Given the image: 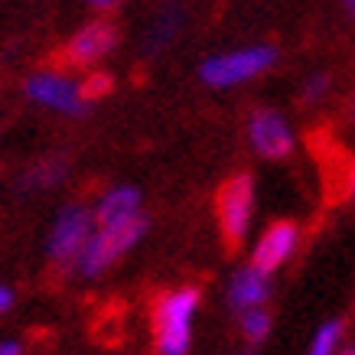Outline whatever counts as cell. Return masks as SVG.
I'll return each instance as SVG.
<instances>
[{
	"label": "cell",
	"mask_w": 355,
	"mask_h": 355,
	"mask_svg": "<svg viewBox=\"0 0 355 355\" xmlns=\"http://www.w3.org/2000/svg\"><path fill=\"white\" fill-rule=\"evenodd\" d=\"M199 310V291L180 287L163 293L153 306V339L160 355H189L193 343V316Z\"/></svg>",
	"instance_id": "cell-1"
},
{
	"label": "cell",
	"mask_w": 355,
	"mask_h": 355,
	"mask_svg": "<svg viewBox=\"0 0 355 355\" xmlns=\"http://www.w3.org/2000/svg\"><path fill=\"white\" fill-rule=\"evenodd\" d=\"M147 228H150V218L144 212L124 218V222H114V225H98V232L88 238L85 251L78 258V274L82 277H98L108 268H114L130 248L147 235Z\"/></svg>",
	"instance_id": "cell-2"
},
{
	"label": "cell",
	"mask_w": 355,
	"mask_h": 355,
	"mask_svg": "<svg viewBox=\"0 0 355 355\" xmlns=\"http://www.w3.org/2000/svg\"><path fill=\"white\" fill-rule=\"evenodd\" d=\"M216 212L225 248L238 251L248 235V225H251V212H254V180L248 173H235V176H228L225 183L218 186Z\"/></svg>",
	"instance_id": "cell-3"
},
{
	"label": "cell",
	"mask_w": 355,
	"mask_h": 355,
	"mask_svg": "<svg viewBox=\"0 0 355 355\" xmlns=\"http://www.w3.org/2000/svg\"><path fill=\"white\" fill-rule=\"evenodd\" d=\"M95 235V212H88L85 205L69 202L59 209L53 228H49V261L53 268H72L78 264L85 251L88 238Z\"/></svg>",
	"instance_id": "cell-4"
},
{
	"label": "cell",
	"mask_w": 355,
	"mask_h": 355,
	"mask_svg": "<svg viewBox=\"0 0 355 355\" xmlns=\"http://www.w3.org/2000/svg\"><path fill=\"white\" fill-rule=\"evenodd\" d=\"M274 62H277L274 46H248V49H235V53L205 59L202 69H199V78L212 88H232L261 76V72H268Z\"/></svg>",
	"instance_id": "cell-5"
},
{
	"label": "cell",
	"mask_w": 355,
	"mask_h": 355,
	"mask_svg": "<svg viewBox=\"0 0 355 355\" xmlns=\"http://www.w3.org/2000/svg\"><path fill=\"white\" fill-rule=\"evenodd\" d=\"M118 23L114 20H92L59 49V65L62 69H92L95 62H101L105 55H111L118 49Z\"/></svg>",
	"instance_id": "cell-6"
},
{
	"label": "cell",
	"mask_w": 355,
	"mask_h": 355,
	"mask_svg": "<svg viewBox=\"0 0 355 355\" xmlns=\"http://www.w3.org/2000/svg\"><path fill=\"white\" fill-rule=\"evenodd\" d=\"M26 98L43 105V108H53V111H62V114H85L88 111V101L82 98V88L65 78L62 72H36V76L26 78Z\"/></svg>",
	"instance_id": "cell-7"
},
{
	"label": "cell",
	"mask_w": 355,
	"mask_h": 355,
	"mask_svg": "<svg viewBox=\"0 0 355 355\" xmlns=\"http://www.w3.org/2000/svg\"><path fill=\"white\" fill-rule=\"evenodd\" d=\"M248 134H251V147L268 160H284L293 150V134L287 128V121L270 108H258L251 114Z\"/></svg>",
	"instance_id": "cell-8"
},
{
	"label": "cell",
	"mask_w": 355,
	"mask_h": 355,
	"mask_svg": "<svg viewBox=\"0 0 355 355\" xmlns=\"http://www.w3.org/2000/svg\"><path fill=\"white\" fill-rule=\"evenodd\" d=\"M297 238H300V232H297V225L287 222V218L268 225L264 228V235L258 238L254 251H251V264H254L258 270H264V274H274V270L293 254Z\"/></svg>",
	"instance_id": "cell-9"
},
{
	"label": "cell",
	"mask_w": 355,
	"mask_h": 355,
	"mask_svg": "<svg viewBox=\"0 0 355 355\" xmlns=\"http://www.w3.org/2000/svg\"><path fill=\"white\" fill-rule=\"evenodd\" d=\"M270 297V274L258 270L254 264L251 268H241L228 284V303L235 306L238 313L251 310V306H261V303Z\"/></svg>",
	"instance_id": "cell-10"
},
{
	"label": "cell",
	"mask_w": 355,
	"mask_h": 355,
	"mask_svg": "<svg viewBox=\"0 0 355 355\" xmlns=\"http://www.w3.org/2000/svg\"><path fill=\"white\" fill-rule=\"evenodd\" d=\"M140 212V193L134 186H114L95 205V225H114Z\"/></svg>",
	"instance_id": "cell-11"
},
{
	"label": "cell",
	"mask_w": 355,
	"mask_h": 355,
	"mask_svg": "<svg viewBox=\"0 0 355 355\" xmlns=\"http://www.w3.org/2000/svg\"><path fill=\"white\" fill-rule=\"evenodd\" d=\"M69 176V157L65 153H53V157H43L36 160L30 170L20 176V189L26 193H40V189H53Z\"/></svg>",
	"instance_id": "cell-12"
},
{
	"label": "cell",
	"mask_w": 355,
	"mask_h": 355,
	"mask_svg": "<svg viewBox=\"0 0 355 355\" xmlns=\"http://www.w3.org/2000/svg\"><path fill=\"white\" fill-rule=\"evenodd\" d=\"M183 26V7L180 3H166L157 17H153L150 30H147V43H144V53L147 55H157L163 53L166 46L176 40V33Z\"/></svg>",
	"instance_id": "cell-13"
},
{
	"label": "cell",
	"mask_w": 355,
	"mask_h": 355,
	"mask_svg": "<svg viewBox=\"0 0 355 355\" xmlns=\"http://www.w3.org/2000/svg\"><path fill=\"white\" fill-rule=\"evenodd\" d=\"M241 333H245L248 343H261V339L270 333V313L261 310V306L245 310L241 313Z\"/></svg>",
	"instance_id": "cell-14"
},
{
	"label": "cell",
	"mask_w": 355,
	"mask_h": 355,
	"mask_svg": "<svg viewBox=\"0 0 355 355\" xmlns=\"http://www.w3.org/2000/svg\"><path fill=\"white\" fill-rule=\"evenodd\" d=\"M339 336H343V323L333 320V323H326L320 333L313 336V345H310V355H333L336 345H339Z\"/></svg>",
	"instance_id": "cell-15"
},
{
	"label": "cell",
	"mask_w": 355,
	"mask_h": 355,
	"mask_svg": "<svg viewBox=\"0 0 355 355\" xmlns=\"http://www.w3.org/2000/svg\"><path fill=\"white\" fill-rule=\"evenodd\" d=\"M78 88H82V98H85L88 105H95L98 98L111 95V88H114V78H111L108 72H92L85 82H78Z\"/></svg>",
	"instance_id": "cell-16"
},
{
	"label": "cell",
	"mask_w": 355,
	"mask_h": 355,
	"mask_svg": "<svg viewBox=\"0 0 355 355\" xmlns=\"http://www.w3.org/2000/svg\"><path fill=\"white\" fill-rule=\"evenodd\" d=\"M326 92H329V78L326 76H313L310 82H306V88H303V101L306 105H316V101H323Z\"/></svg>",
	"instance_id": "cell-17"
},
{
	"label": "cell",
	"mask_w": 355,
	"mask_h": 355,
	"mask_svg": "<svg viewBox=\"0 0 355 355\" xmlns=\"http://www.w3.org/2000/svg\"><path fill=\"white\" fill-rule=\"evenodd\" d=\"M13 306V293H10V287H3L0 284V313H7Z\"/></svg>",
	"instance_id": "cell-18"
},
{
	"label": "cell",
	"mask_w": 355,
	"mask_h": 355,
	"mask_svg": "<svg viewBox=\"0 0 355 355\" xmlns=\"http://www.w3.org/2000/svg\"><path fill=\"white\" fill-rule=\"evenodd\" d=\"M88 3H92L95 10H114V7H118L121 0H88Z\"/></svg>",
	"instance_id": "cell-19"
},
{
	"label": "cell",
	"mask_w": 355,
	"mask_h": 355,
	"mask_svg": "<svg viewBox=\"0 0 355 355\" xmlns=\"http://www.w3.org/2000/svg\"><path fill=\"white\" fill-rule=\"evenodd\" d=\"M0 355H23L20 343H0Z\"/></svg>",
	"instance_id": "cell-20"
},
{
	"label": "cell",
	"mask_w": 355,
	"mask_h": 355,
	"mask_svg": "<svg viewBox=\"0 0 355 355\" xmlns=\"http://www.w3.org/2000/svg\"><path fill=\"white\" fill-rule=\"evenodd\" d=\"M349 193L355 196V163H352V170H349Z\"/></svg>",
	"instance_id": "cell-21"
},
{
	"label": "cell",
	"mask_w": 355,
	"mask_h": 355,
	"mask_svg": "<svg viewBox=\"0 0 355 355\" xmlns=\"http://www.w3.org/2000/svg\"><path fill=\"white\" fill-rule=\"evenodd\" d=\"M343 3H345V10H349V13L355 17V0H343Z\"/></svg>",
	"instance_id": "cell-22"
},
{
	"label": "cell",
	"mask_w": 355,
	"mask_h": 355,
	"mask_svg": "<svg viewBox=\"0 0 355 355\" xmlns=\"http://www.w3.org/2000/svg\"><path fill=\"white\" fill-rule=\"evenodd\" d=\"M339 355H355V345H349V349H343Z\"/></svg>",
	"instance_id": "cell-23"
},
{
	"label": "cell",
	"mask_w": 355,
	"mask_h": 355,
	"mask_svg": "<svg viewBox=\"0 0 355 355\" xmlns=\"http://www.w3.org/2000/svg\"><path fill=\"white\" fill-rule=\"evenodd\" d=\"M352 121H355V105H352Z\"/></svg>",
	"instance_id": "cell-24"
},
{
	"label": "cell",
	"mask_w": 355,
	"mask_h": 355,
	"mask_svg": "<svg viewBox=\"0 0 355 355\" xmlns=\"http://www.w3.org/2000/svg\"><path fill=\"white\" fill-rule=\"evenodd\" d=\"M241 355H254V352H241Z\"/></svg>",
	"instance_id": "cell-25"
}]
</instances>
